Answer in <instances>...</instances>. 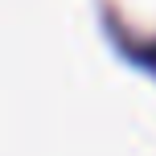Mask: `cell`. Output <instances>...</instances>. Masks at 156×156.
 <instances>
[{
    "label": "cell",
    "instance_id": "6da1fadb",
    "mask_svg": "<svg viewBox=\"0 0 156 156\" xmlns=\"http://www.w3.org/2000/svg\"><path fill=\"white\" fill-rule=\"evenodd\" d=\"M140 58H144V66H152V70H156V45H152V49H140Z\"/></svg>",
    "mask_w": 156,
    "mask_h": 156
}]
</instances>
